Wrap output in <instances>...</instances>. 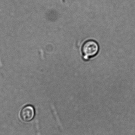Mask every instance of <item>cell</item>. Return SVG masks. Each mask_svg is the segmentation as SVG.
<instances>
[{"instance_id": "1", "label": "cell", "mask_w": 135, "mask_h": 135, "mask_svg": "<svg viewBox=\"0 0 135 135\" xmlns=\"http://www.w3.org/2000/svg\"><path fill=\"white\" fill-rule=\"evenodd\" d=\"M99 46L98 44L93 40L85 41L82 45L81 52L84 61H87L98 54Z\"/></svg>"}, {"instance_id": "2", "label": "cell", "mask_w": 135, "mask_h": 135, "mask_svg": "<svg viewBox=\"0 0 135 135\" xmlns=\"http://www.w3.org/2000/svg\"><path fill=\"white\" fill-rule=\"evenodd\" d=\"M35 114V109L31 105L24 107L21 112V119L25 122H29L33 119Z\"/></svg>"}, {"instance_id": "3", "label": "cell", "mask_w": 135, "mask_h": 135, "mask_svg": "<svg viewBox=\"0 0 135 135\" xmlns=\"http://www.w3.org/2000/svg\"><path fill=\"white\" fill-rule=\"evenodd\" d=\"M51 109H52V110H53L54 117L55 118L57 124L59 126V128H60L61 130H63V128L62 124L61 123V120H60V119H59V117L57 113L56 109H55V108L54 107H52Z\"/></svg>"}, {"instance_id": "4", "label": "cell", "mask_w": 135, "mask_h": 135, "mask_svg": "<svg viewBox=\"0 0 135 135\" xmlns=\"http://www.w3.org/2000/svg\"><path fill=\"white\" fill-rule=\"evenodd\" d=\"M35 125L36 130V135H41L40 127L39 125V121L38 114V112L36 115L35 119Z\"/></svg>"}]
</instances>
